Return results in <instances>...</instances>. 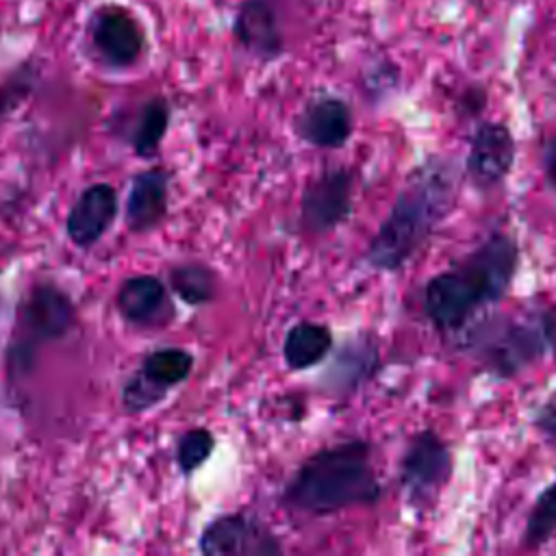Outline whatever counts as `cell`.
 <instances>
[{
	"label": "cell",
	"instance_id": "obj_18",
	"mask_svg": "<svg viewBox=\"0 0 556 556\" xmlns=\"http://www.w3.org/2000/svg\"><path fill=\"white\" fill-rule=\"evenodd\" d=\"M169 119H172V106L163 96L148 98L139 106L137 117L130 128V135H128V143L132 146L137 156L152 159L159 152V148L167 135Z\"/></svg>",
	"mask_w": 556,
	"mask_h": 556
},
{
	"label": "cell",
	"instance_id": "obj_6",
	"mask_svg": "<svg viewBox=\"0 0 556 556\" xmlns=\"http://www.w3.org/2000/svg\"><path fill=\"white\" fill-rule=\"evenodd\" d=\"M452 471L450 445L430 428L415 432L400 460V486L408 506L415 510L432 508Z\"/></svg>",
	"mask_w": 556,
	"mask_h": 556
},
{
	"label": "cell",
	"instance_id": "obj_8",
	"mask_svg": "<svg viewBox=\"0 0 556 556\" xmlns=\"http://www.w3.org/2000/svg\"><path fill=\"white\" fill-rule=\"evenodd\" d=\"M206 556H274L282 554L280 539L256 515L226 513L211 519L198 539Z\"/></svg>",
	"mask_w": 556,
	"mask_h": 556
},
{
	"label": "cell",
	"instance_id": "obj_19",
	"mask_svg": "<svg viewBox=\"0 0 556 556\" xmlns=\"http://www.w3.org/2000/svg\"><path fill=\"white\" fill-rule=\"evenodd\" d=\"M139 371L163 391L182 384L193 371V354L178 345L156 348L143 356Z\"/></svg>",
	"mask_w": 556,
	"mask_h": 556
},
{
	"label": "cell",
	"instance_id": "obj_24",
	"mask_svg": "<svg viewBox=\"0 0 556 556\" xmlns=\"http://www.w3.org/2000/svg\"><path fill=\"white\" fill-rule=\"evenodd\" d=\"M30 85H33V74L26 67H20L13 76H9L0 85V115H4L15 104H20L30 91Z\"/></svg>",
	"mask_w": 556,
	"mask_h": 556
},
{
	"label": "cell",
	"instance_id": "obj_23",
	"mask_svg": "<svg viewBox=\"0 0 556 556\" xmlns=\"http://www.w3.org/2000/svg\"><path fill=\"white\" fill-rule=\"evenodd\" d=\"M167 391L159 389L154 382H150L139 369L132 371L124 387H122V408L126 415H139V413H146L150 410L152 406L161 404L165 400Z\"/></svg>",
	"mask_w": 556,
	"mask_h": 556
},
{
	"label": "cell",
	"instance_id": "obj_12",
	"mask_svg": "<svg viewBox=\"0 0 556 556\" xmlns=\"http://www.w3.org/2000/svg\"><path fill=\"white\" fill-rule=\"evenodd\" d=\"M115 306L137 328H163L176 313L165 282L152 274L126 278L115 293Z\"/></svg>",
	"mask_w": 556,
	"mask_h": 556
},
{
	"label": "cell",
	"instance_id": "obj_7",
	"mask_svg": "<svg viewBox=\"0 0 556 556\" xmlns=\"http://www.w3.org/2000/svg\"><path fill=\"white\" fill-rule=\"evenodd\" d=\"M87 39L93 56L109 70L137 65L146 50V30L139 17L117 2H106L91 11Z\"/></svg>",
	"mask_w": 556,
	"mask_h": 556
},
{
	"label": "cell",
	"instance_id": "obj_16",
	"mask_svg": "<svg viewBox=\"0 0 556 556\" xmlns=\"http://www.w3.org/2000/svg\"><path fill=\"white\" fill-rule=\"evenodd\" d=\"M378 367V348L369 337L348 341L332 358L324 378L326 389L332 393H352L358 389Z\"/></svg>",
	"mask_w": 556,
	"mask_h": 556
},
{
	"label": "cell",
	"instance_id": "obj_11",
	"mask_svg": "<svg viewBox=\"0 0 556 556\" xmlns=\"http://www.w3.org/2000/svg\"><path fill=\"white\" fill-rule=\"evenodd\" d=\"M295 135L321 150L343 148L354 130V117L350 104L339 96H315L308 100L293 122Z\"/></svg>",
	"mask_w": 556,
	"mask_h": 556
},
{
	"label": "cell",
	"instance_id": "obj_4",
	"mask_svg": "<svg viewBox=\"0 0 556 556\" xmlns=\"http://www.w3.org/2000/svg\"><path fill=\"white\" fill-rule=\"evenodd\" d=\"M465 328L463 350L497 378H513L556 352V306L497 313Z\"/></svg>",
	"mask_w": 556,
	"mask_h": 556
},
{
	"label": "cell",
	"instance_id": "obj_1",
	"mask_svg": "<svg viewBox=\"0 0 556 556\" xmlns=\"http://www.w3.org/2000/svg\"><path fill=\"white\" fill-rule=\"evenodd\" d=\"M458 169L447 156H428L397 191L387 217L371 237L365 261L371 269L400 271L434 235L454 208Z\"/></svg>",
	"mask_w": 556,
	"mask_h": 556
},
{
	"label": "cell",
	"instance_id": "obj_2",
	"mask_svg": "<svg viewBox=\"0 0 556 556\" xmlns=\"http://www.w3.org/2000/svg\"><path fill=\"white\" fill-rule=\"evenodd\" d=\"M517 267V241L508 232L493 230L469 254L426 282L421 295L426 319L439 332L463 330L508 293Z\"/></svg>",
	"mask_w": 556,
	"mask_h": 556
},
{
	"label": "cell",
	"instance_id": "obj_27",
	"mask_svg": "<svg viewBox=\"0 0 556 556\" xmlns=\"http://www.w3.org/2000/svg\"><path fill=\"white\" fill-rule=\"evenodd\" d=\"M541 165H543V174L549 189L556 193V137L545 141L541 152Z\"/></svg>",
	"mask_w": 556,
	"mask_h": 556
},
{
	"label": "cell",
	"instance_id": "obj_26",
	"mask_svg": "<svg viewBox=\"0 0 556 556\" xmlns=\"http://www.w3.org/2000/svg\"><path fill=\"white\" fill-rule=\"evenodd\" d=\"M486 104V91L482 85H471L467 87L463 93H460V100H458V106H460V113L467 115V117H473L478 115Z\"/></svg>",
	"mask_w": 556,
	"mask_h": 556
},
{
	"label": "cell",
	"instance_id": "obj_21",
	"mask_svg": "<svg viewBox=\"0 0 556 556\" xmlns=\"http://www.w3.org/2000/svg\"><path fill=\"white\" fill-rule=\"evenodd\" d=\"M554 534H556V480L547 484L534 500L521 532V543L528 549H539Z\"/></svg>",
	"mask_w": 556,
	"mask_h": 556
},
{
	"label": "cell",
	"instance_id": "obj_13",
	"mask_svg": "<svg viewBox=\"0 0 556 556\" xmlns=\"http://www.w3.org/2000/svg\"><path fill=\"white\" fill-rule=\"evenodd\" d=\"M235 41L261 61H276L285 54V33L269 0H241L232 20Z\"/></svg>",
	"mask_w": 556,
	"mask_h": 556
},
{
	"label": "cell",
	"instance_id": "obj_22",
	"mask_svg": "<svg viewBox=\"0 0 556 556\" xmlns=\"http://www.w3.org/2000/svg\"><path fill=\"white\" fill-rule=\"evenodd\" d=\"M215 450V434L208 428L185 430L174 445V460L182 476L198 471Z\"/></svg>",
	"mask_w": 556,
	"mask_h": 556
},
{
	"label": "cell",
	"instance_id": "obj_17",
	"mask_svg": "<svg viewBox=\"0 0 556 556\" xmlns=\"http://www.w3.org/2000/svg\"><path fill=\"white\" fill-rule=\"evenodd\" d=\"M332 343L334 337L330 326L317 321H298L287 330L282 341L285 365L293 371L311 369L330 354Z\"/></svg>",
	"mask_w": 556,
	"mask_h": 556
},
{
	"label": "cell",
	"instance_id": "obj_5",
	"mask_svg": "<svg viewBox=\"0 0 556 556\" xmlns=\"http://www.w3.org/2000/svg\"><path fill=\"white\" fill-rule=\"evenodd\" d=\"M76 321L72 298L54 282L39 280L30 285L17 306L15 332L7 350L9 378L28 374L43 343L63 339Z\"/></svg>",
	"mask_w": 556,
	"mask_h": 556
},
{
	"label": "cell",
	"instance_id": "obj_25",
	"mask_svg": "<svg viewBox=\"0 0 556 556\" xmlns=\"http://www.w3.org/2000/svg\"><path fill=\"white\" fill-rule=\"evenodd\" d=\"M532 426L536 428V432L547 441L556 445V391L552 395H547L541 406L534 410L532 417Z\"/></svg>",
	"mask_w": 556,
	"mask_h": 556
},
{
	"label": "cell",
	"instance_id": "obj_3",
	"mask_svg": "<svg viewBox=\"0 0 556 556\" xmlns=\"http://www.w3.org/2000/svg\"><path fill=\"white\" fill-rule=\"evenodd\" d=\"M382 497L374 467V447L348 439L313 452L285 484L280 504L304 515H332L354 506H371Z\"/></svg>",
	"mask_w": 556,
	"mask_h": 556
},
{
	"label": "cell",
	"instance_id": "obj_10",
	"mask_svg": "<svg viewBox=\"0 0 556 556\" xmlns=\"http://www.w3.org/2000/svg\"><path fill=\"white\" fill-rule=\"evenodd\" d=\"M517 143L502 122H482L471 135L465 159V174L473 189L491 191L500 187L513 169Z\"/></svg>",
	"mask_w": 556,
	"mask_h": 556
},
{
	"label": "cell",
	"instance_id": "obj_20",
	"mask_svg": "<svg viewBox=\"0 0 556 556\" xmlns=\"http://www.w3.org/2000/svg\"><path fill=\"white\" fill-rule=\"evenodd\" d=\"M169 289L189 306H202L217 295V274L200 261L178 263L169 269Z\"/></svg>",
	"mask_w": 556,
	"mask_h": 556
},
{
	"label": "cell",
	"instance_id": "obj_9",
	"mask_svg": "<svg viewBox=\"0 0 556 556\" xmlns=\"http://www.w3.org/2000/svg\"><path fill=\"white\" fill-rule=\"evenodd\" d=\"M354 208V172L330 167L311 180L300 202V228L311 235H328L339 228Z\"/></svg>",
	"mask_w": 556,
	"mask_h": 556
},
{
	"label": "cell",
	"instance_id": "obj_15",
	"mask_svg": "<svg viewBox=\"0 0 556 556\" xmlns=\"http://www.w3.org/2000/svg\"><path fill=\"white\" fill-rule=\"evenodd\" d=\"M169 174L163 167L139 172L128 189L124 219L130 232H150L167 215Z\"/></svg>",
	"mask_w": 556,
	"mask_h": 556
},
{
	"label": "cell",
	"instance_id": "obj_14",
	"mask_svg": "<svg viewBox=\"0 0 556 556\" xmlns=\"http://www.w3.org/2000/svg\"><path fill=\"white\" fill-rule=\"evenodd\" d=\"M117 191L106 182L89 185L80 191L65 217L70 241L80 248H93L117 217Z\"/></svg>",
	"mask_w": 556,
	"mask_h": 556
}]
</instances>
